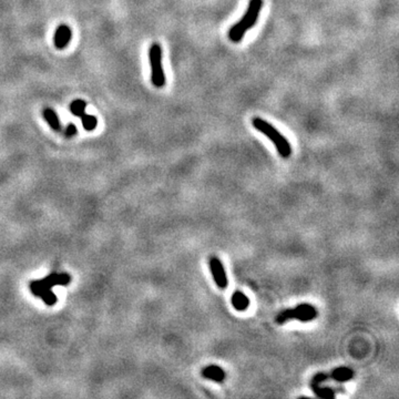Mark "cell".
<instances>
[{
  "mask_svg": "<svg viewBox=\"0 0 399 399\" xmlns=\"http://www.w3.org/2000/svg\"><path fill=\"white\" fill-rule=\"evenodd\" d=\"M328 376L325 375V374H318L316 375L315 377H314L313 381H312V388L314 390V392L319 397L322 398H331L335 396V392L331 390L330 388H327V387H320L319 383H322L325 379H327Z\"/></svg>",
  "mask_w": 399,
  "mask_h": 399,
  "instance_id": "obj_7",
  "label": "cell"
},
{
  "mask_svg": "<svg viewBox=\"0 0 399 399\" xmlns=\"http://www.w3.org/2000/svg\"><path fill=\"white\" fill-rule=\"evenodd\" d=\"M86 108H87V103L81 99H77L75 101H72L69 105V110L71 113L78 118H80L84 112H86Z\"/></svg>",
  "mask_w": 399,
  "mask_h": 399,
  "instance_id": "obj_12",
  "label": "cell"
},
{
  "mask_svg": "<svg viewBox=\"0 0 399 399\" xmlns=\"http://www.w3.org/2000/svg\"><path fill=\"white\" fill-rule=\"evenodd\" d=\"M78 130H77V127L74 125V123H68V126L66 127V130H65V134L67 138H71V137H75L77 134Z\"/></svg>",
  "mask_w": 399,
  "mask_h": 399,
  "instance_id": "obj_18",
  "label": "cell"
},
{
  "mask_svg": "<svg viewBox=\"0 0 399 399\" xmlns=\"http://www.w3.org/2000/svg\"><path fill=\"white\" fill-rule=\"evenodd\" d=\"M202 376L206 379L216 381V383H221V381H223L224 378H225V372H224L220 366L211 365V366H207L202 370Z\"/></svg>",
  "mask_w": 399,
  "mask_h": 399,
  "instance_id": "obj_8",
  "label": "cell"
},
{
  "mask_svg": "<svg viewBox=\"0 0 399 399\" xmlns=\"http://www.w3.org/2000/svg\"><path fill=\"white\" fill-rule=\"evenodd\" d=\"M41 299L48 306H52L55 304V303H57V296L54 295V293L51 290H47L46 292H44V293L41 295Z\"/></svg>",
  "mask_w": 399,
  "mask_h": 399,
  "instance_id": "obj_15",
  "label": "cell"
},
{
  "mask_svg": "<svg viewBox=\"0 0 399 399\" xmlns=\"http://www.w3.org/2000/svg\"><path fill=\"white\" fill-rule=\"evenodd\" d=\"M252 125L256 130L262 132L264 136H266L269 140H271L275 147H276L278 153L282 158L284 159L290 158L292 154L291 144L289 142V140L286 139L276 128H274L271 123L261 119V118H254V119L252 120Z\"/></svg>",
  "mask_w": 399,
  "mask_h": 399,
  "instance_id": "obj_2",
  "label": "cell"
},
{
  "mask_svg": "<svg viewBox=\"0 0 399 399\" xmlns=\"http://www.w3.org/2000/svg\"><path fill=\"white\" fill-rule=\"evenodd\" d=\"M263 7V0H250L249 6L242 19L229 30L230 40L238 43L245 36L246 31L251 30L258 20Z\"/></svg>",
  "mask_w": 399,
  "mask_h": 399,
  "instance_id": "obj_1",
  "label": "cell"
},
{
  "mask_svg": "<svg viewBox=\"0 0 399 399\" xmlns=\"http://www.w3.org/2000/svg\"><path fill=\"white\" fill-rule=\"evenodd\" d=\"M354 376V372L348 367H338L331 373L330 377L338 383H345V381L351 380Z\"/></svg>",
  "mask_w": 399,
  "mask_h": 399,
  "instance_id": "obj_11",
  "label": "cell"
},
{
  "mask_svg": "<svg viewBox=\"0 0 399 399\" xmlns=\"http://www.w3.org/2000/svg\"><path fill=\"white\" fill-rule=\"evenodd\" d=\"M317 316L316 308L311 304H302L295 308H289L280 312L277 317L276 322L278 324H285L290 322V320H300V322H311L314 318Z\"/></svg>",
  "mask_w": 399,
  "mask_h": 399,
  "instance_id": "obj_4",
  "label": "cell"
},
{
  "mask_svg": "<svg viewBox=\"0 0 399 399\" xmlns=\"http://www.w3.org/2000/svg\"><path fill=\"white\" fill-rule=\"evenodd\" d=\"M82 121V126L84 128V130L87 131H93L95 128L98 126V119L92 115H88L84 112V113L80 117Z\"/></svg>",
  "mask_w": 399,
  "mask_h": 399,
  "instance_id": "obj_13",
  "label": "cell"
},
{
  "mask_svg": "<svg viewBox=\"0 0 399 399\" xmlns=\"http://www.w3.org/2000/svg\"><path fill=\"white\" fill-rule=\"evenodd\" d=\"M30 289H31V292L33 293V295H36L38 297H41V295L47 291V289L44 288L41 280H33V282H31V284H30Z\"/></svg>",
  "mask_w": 399,
  "mask_h": 399,
  "instance_id": "obj_14",
  "label": "cell"
},
{
  "mask_svg": "<svg viewBox=\"0 0 399 399\" xmlns=\"http://www.w3.org/2000/svg\"><path fill=\"white\" fill-rule=\"evenodd\" d=\"M42 117L43 119L48 122V125L50 126V128L53 129L54 131H63V128H61V123L59 120V117L58 115L55 113V111H53L52 109L50 108H44L42 110Z\"/></svg>",
  "mask_w": 399,
  "mask_h": 399,
  "instance_id": "obj_9",
  "label": "cell"
},
{
  "mask_svg": "<svg viewBox=\"0 0 399 399\" xmlns=\"http://www.w3.org/2000/svg\"><path fill=\"white\" fill-rule=\"evenodd\" d=\"M71 39H72L71 28L66 24L60 25L57 28V30H55L53 36L54 46L58 49H64L68 46L69 42L71 41Z\"/></svg>",
  "mask_w": 399,
  "mask_h": 399,
  "instance_id": "obj_6",
  "label": "cell"
},
{
  "mask_svg": "<svg viewBox=\"0 0 399 399\" xmlns=\"http://www.w3.org/2000/svg\"><path fill=\"white\" fill-rule=\"evenodd\" d=\"M70 280H71V277H70L69 274H67V273L58 274L57 273V276H55V285H64V286H66V285H68L70 283Z\"/></svg>",
  "mask_w": 399,
  "mask_h": 399,
  "instance_id": "obj_17",
  "label": "cell"
},
{
  "mask_svg": "<svg viewBox=\"0 0 399 399\" xmlns=\"http://www.w3.org/2000/svg\"><path fill=\"white\" fill-rule=\"evenodd\" d=\"M232 305L239 312H244L250 306V300L242 292H235L232 295Z\"/></svg>",
  "mask_w": 399,
  "mask_h": 399,
  "instance_id": "obj_10",
  "label": "cell"
},
{
  "mask_svg": "<svg viewBox=\"0 0 399 399\" xmlns=\"http://www.w3.org/2000/svg\"><path fill=\"white\" fill-rule=\"evenodd\" d=\"M210 269L212 273V276L214 278L216 285L220 289H225L227 286V276L225 273V269L222 262L218 260L217 257H211L210 260Z\"/></svg>",
  "mask_w": 399,
  "mask_h": 399,
  "instance_id": "obj_5",
  "label": "cell"
},
{
  "mask_svg": "<svg viewBox=\"0 0 399 399\" xmlns=\"http://www.w3.org/2000/svg\"><path fill=\"white\" fill-rule=\"evenodd\" d=\"M149 63L151 67V81L156 88L165 84V75L162 66V47L158 42L151 44L149 48Z\"/></svg>",
  "mask_w": 399,
  "mask_h": 399,
  "instance_id": "obj_3",
  "label": "cell"
},
{
  "mask_svg": "<svg viewBox=\"0 0 399 399\" xmlns=\"http://www.w3.org/2000/svg\"><path fill=\"white\" fill-rule=\"evenodd\" d=\"M55 276H57V273H51L46 278L41 279V282H42L44 288H46L47 290H51L53 286H55Z\"/></svg>",
  "mask_w": 399,
  "mask_h": 399,
  "instance_id": "obj_16",
  "label": "cell"
}]
</instances>
